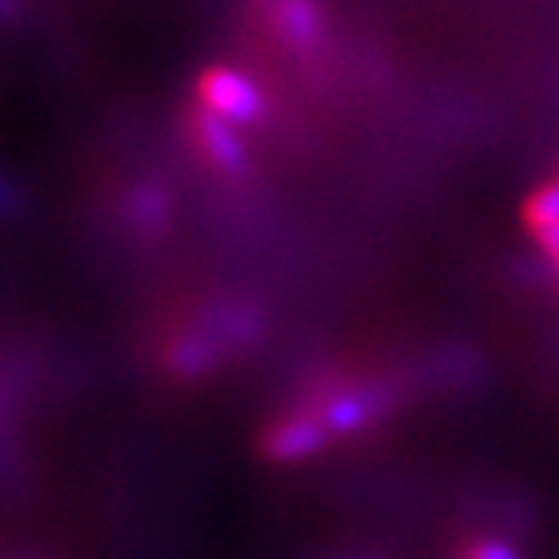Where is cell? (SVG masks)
<instances>
[{"label": "cell", "mask_w": 559, "mask_h": 559, "mask_svg": "<svg viewBox=\"0 0 559 559\" xmlns=\"http://www.w3.org/2000/svg\"><path fill=\"white\" fill-rule=\"evenodd\" d=\"M274 20L296 47H308L318 38V10L311 0H274Z\"/></svg>", "instance_id": "3"}, {"label": "cell", "mask_w": 559, "mask_h": 559, "mask_svg": "<svg viewBox=\"0 0 559 559\" xmlns=\"http://www.w3.org/2000/svg\"><path fill=\"white\" fill-rule=\"evenodd\" d=\"M314 444H320L318 423L299 419V423H286V426H280L277 432H271L267 451L280 460H293L301 457V454H308Z\"/></svg>", "instance_id": "4"}, {"label": "cell", "mask_w": 559, "mask_h": 559, "mask_svg": "<svg viewBox=\"0 0 559 559\" xmlns=\"http://www.w3.org/2000/svg\"><path fill=\"white\" fill-rule=\"evenodd\" d=\"M473 559H513L510 557V550H503L498 544H481L479 550L473 554Z\"/></svg>", "instance_id": "7"}, {"label": "cell", "mask_w": 559, "mask_h": 559, "mask_svg": "<svg viewBox=\"0 0 559 559\" xmlns=\"http://www.w3.org/2000/svg\"><path fill=\"white\" fill-rule=\"evenodd\" d=\"M197 138H200L202 150L224 171H242L246 153H242V143L237 131L230 128V121L215 116L212 109H202V112H197Z\"/></svg>", "instance_id": "2"}, {"label": "cell", "mask_w": 559, "mask_h": 559, "mask_svg": "<svg viewBox=\"0 0 559 559\" xmlns=\"http://www.w3.org/2000/svg\"><path fill=\"white\" fill-rule=\"evenodd\" d=\"M535 237H538V242L544 246V252L559 264V221H550V224L538 227Z\"/></svg>", "instance_id": "6"}, {"label": "cell", "mask_w": 559, "mask_h": 559, "mask_svg": "<svg viewBox=\"0 0 559 559\" xmlns=\"http://www.w3.org/2000/svg\"><path fill=\"white\" fill-rule=\"evenodd\" d=\"M525 221L538 230L544 224H550V221H559V180L554 183H547L544 190H538L528 205H525Z\"/></svg>", "instance_id": "5"}, {"label": "cell", "mask_w": 559, "mask_h": 559, "mask_svg": "<svg viewBox=\"0 0 559 559\" xmlns=\"http://www.w3.org/2000/svg\"><path fill=\"white\" fill-rule=\"evenodd\" d=\"M200 97L205 109L227 121H255L261 116V94L249 79L240 72L227 69H212L200 81Z\"/></svg>", "instance_id": "1"}]
</instances>
